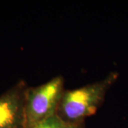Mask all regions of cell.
Here are the masks:
<instances>
[{
    "mask_svg": "<svg viewBox=\"0 0 128 128\" xmlns=\"http://www.w3.org/2000/svg\"><path fill=\"white\" fill-rule=\"evenodd\" d=\"M116 78V73H111L100 80L72 90H65L56 114L68 123L84 122L86 118L96 113Z\"/></svg>",
    "mask_w": 128,
    "mask_h": 128,
    "instance_id": "6da1fadb",
    "label": "cell"
},
{
    "mask_svg": "<svg viewBox=\"0 0 128 128\" xmlns=\"http://www.w3.org/2000/svg\"><path fill=\"white\" fill-rule=\"evenodd\" d=\"M64 78L57 76L44 84L28 87L25 96V127L36 124L56 114L65 87Z\"/></svg>",
    "mask_w": 128,
    "mask_h": 128,
    "instance_id": "7a4b0ae2",
    "label": "cell"
},
{
    "mask_svg": "<svg viewBox=\"0 0 128 128\" xmlns=\"http://www.w3.org/2000/svg\"><path fill=\"white\" fill-rule=\"evenodd\" d=\"M28 86L20 80L0 95V128H26L25 96Z\"/></svg>",
    "mask_w": 128,
    "mask_h": 128,
    "instance_id": "3957f363",
    "label": "cell"
},
{
    "mask_svg": "<svg viewBox=\"0 0 128 128\" xmlns=\"http://www.w3.org/2000/svg\"><path fill=\"white\" fill-rule=\"evenodd\" d=\"M30 128H84V122L68 123L55 114L41 121Z\"/></svg>",
    "mask_w": 128,
    "mask_h": 128,
    "instance_id": "277c9868",
    "label": "cell"
}]
</instances>
